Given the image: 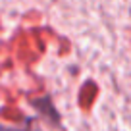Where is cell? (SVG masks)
Returning a JSON list of instances; mask_svg holds the SVG:
<instances>
[{
    "mask_svg": "<svg viewBox=\"0 0 131 131\" xmlns=\"http://www.w3.org/2000/svg\"><path fill=\"white\" fill-rule=\"evenodd\" d=\"M31 104L39 110V114H42L45 118H48L50 123H56V125H60V116H58V112H56V108H54V104H52V100H50V96L35 98Z\"/></svg>",
    "mask_w": 131,
    "mask_h": 131,
    "instance_id": "obj_1",
    "label": "cell"
},
{
    "mask_svg": "<svg viewBox=\"0 0 131 131\" xmlns=\"http://www.w3.org/2000/svg\"><path fill=\"white\" fill-rule=\"evenodd\" d=\"M25 123H27V125H21V127H17V129H4V127L0 125V131H41L37 125H33V123H35V119H33V118H27V119H25Z\"/></svg>",
    "mask_w": 131,
    "mask_h": 131,
    "instance_id": "obj_2",
    "label": "cell"
}]
</instances>
